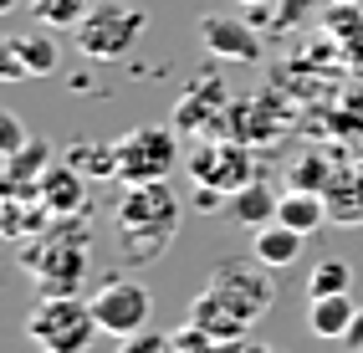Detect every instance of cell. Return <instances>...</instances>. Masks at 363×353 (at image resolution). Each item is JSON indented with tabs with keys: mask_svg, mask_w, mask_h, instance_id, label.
<instances>
[{
	"mask_svg": "<svg viewBox=\"0 0 363 353\" xmlns=\"http://www.w3.org/2000/svg\"><path fill=\"white\" fill-rule=\"evenodd\" d=\"M118 353H179L174 333H154V327H143L133 338H118Z\"/></svg>",
	"mask_w": 363,
	"mask_h": 353,
	"instance_id": "cell-24",
	"label": "cell"
},
{
	"mask_svg": "<svg viewBox=\"0 0 363 353\" xmlns=\"http://www.w3.org/2000/svg\"><path fill=\"white\" fill-rule=\"evenodd\" d=\"M26 144H31L26 123H21L16 113H6V108H0V159H11L16 149H26Z\"/></svg>",
	"mask_w": 363,
	"mask_h": 353,
	"instance_id": "cell-26",
	"label": "cell"
},
{
	"mask_svg": "<svg viewBox=\"0 0 363 353\" xmlns=\"http://www.w3.org/2000/svg\"><path fill=\"white\" fill-rule=\"evenodd\" d=\"M348 287H353V267L343 262V256H323V262L307 271V302H318V297H343Z\"/></svg>",
	"mask_w": 363,
	"mask_h": 353,
	"instance_id": "cell-20",
	"label": "cell"
},
{
	"mask_svg": "<svg viewBox=\"0 0 363 353\" xmlns=\"http://www.w3.org/2000/svg\"><path fill=\"white\" fill-rule=\"evenodd\" d=\"M200 41H205V52L215 62H246V67H256L261 52H266L256 26L240 21V16H205L200 21Z\"/></svg>",
	"mask_w": 363,
	"mask_h": 353,
	"instance_id": "cell-9",
	"label": "cell"
},
{
	"mask_svg": "<svg viewBox=\"0 0 363 353\" xmlns=\"http://www.w3.org/2000/svg\"><path fill=\"white\" fill-rule=\"evenodd\" d=\"M318 11H323V0H277V31H292Z\"/></svg>",
	"mask_w": 363,
	"mask_h": 353,
	"instance_id": "cell-27",
	"label": "cell"
},
{
	"mask_svg": "<svg viewBox=\"0 0 363 353\" xmlns=\"http://www.w3.org/2000/svg\"><path fill=\"white\" fill-rule=\"evenodd\" d=\"M184 323H195L200 333H210L215 343H240V338L251 333V323L240 318L230 302H220L215 292H200L195 302H189V318H184Z\"/></svg>",
	"mask_w": 363,
	"mask_h": 353,
	"instance_id": "cell-11",
	"label": "cell"
},
{
	"mask_svg": "<svg viewBox=\"0 0 363 353\" xmlns=\"http://www.w3.org/2000/svg\"><path fill=\"white\" fill-rule=\"evenodd\" d=\"M16 6H21V0H0V16H11Z\"/></svg>",
	"mask_w": 363,
	"mask_h": 353,
	"instance_id": "cell-32",
	"label": "cell"
},
{
	"mask_svg": "<svg viewBox=\"0 0 363 353\" xmlns=\"http://www.w3.org/2000/svg\"><path fill=\"white\" fill-rule=\"evenodd\" d=\"M205 292H215L220 302H230V308L246 318V323H256V318L272 313L277 281H272V267H261L256 256H251V262H215Z\"/></svg>",
	"mask_w": 363,
	"mask_h": 353,
	"instance_id": "cell-7",
	"label": "cell"
},
{
	"mask_svg": "<svg viewBox=\"0 0 363 353\" xmlns=\"http://www.w3.org/2000/svg\"><path fill=\"white\" fill-rule=\"evenodd\" d=\"M358 6H363V0H358Z\"/></svg>",
	"mask_w": 363,
	"mask_h": 353,
	"instance_id": "cell-35",
	"label": "cell"
},
{
	"mask_svg": "<svg viewBox=\"0 0 363 353\" xmlns=\"http://www.w3.org/2000/svg\"><path fill=\"white\" fill-rule=\"evenodd\" d=\"M21 77H26V62H21L16 36H11V41H0V82H21Z\"/></svg>",
	"mask_w": 363,
	"mask_h": 353,
	"instance_id": "cell-29",
	"label": "cell"
},
{
	"mask_svg": "<svg viewBox=\"0 0 363 353\" xmlns=\"http://www.w3.org/2000/svg\"><path fill=\"white\" fill-rule=\"evenodd\" d=\"M277 220L292 225V230H302V235H312V230L328 220V200L318 190H286L281 205H277Z\"/></svg>",
	"mask_w": 363,
	"mask_h": 353,
	"instance_id": "cell-18",
	"label": "cell"
},
{
	"mask_svg": "<svg viewBox=\"0 0 363 353\" xmlns=\"http://www.w3.org/2000/svg\"><path fill=\"white\" fill-rule=\"evenodd\" d=\"M36 353H52V348H36Z\"/></svg>",
	"mask_w": 363,
	"mask_h": 353,
	"instance_id": "cell-34",
	"label": "cell"
},
{
	"mask_svg": "<svg viewBox=\"0 0 363 353\" xmlns=\"http://www.w3.org/2000/svg\"><path fill=\"white\" fill-rule=\"evenodd\" d=\"M72 164L82 174L92 169V179H118V144H87V149L72 154Z\"/></svg>",
	"mask_w": 363,
	"mask_h": 353,
	"instance_id": "cell-23",
	"label": "cell"
},
{
	"mask_svg": "<svg viewBox=\"0 0 363 353\" xmlns=\"http://www.w3.org/2000/svg\"><path fill=\"white\" fill-rule=\"evenodd\" d=\"M174 343H179V353H235V343H215L210 333H200L195 323L174 327Z\"/></svg>",
	"mask_w": 363,
	"mask_h": 353,
	"instance_id": "cell-25",
	"label": "cell"
},
{
	"mask_svg": "<svg viewBox=\"0 0 363 353\" xmlns=\"http://www.w3.org/2000/svg\"><path fill=\"white\" fill-rule=\"evenodd\" d=\"M277 205H281V195L272 190V184L251 179V184H240V190L230 195V215L246 225V230H256V225H272L277 220Z\"/></svg>",
	"mask_w": 363,
	"mask_h": 353,
	"instance_id": "cell-17",
	"label": "cell"
},
{
	"mask_svg": "<svg viewBox=\"0 0 363 353\" xmlns=\"http://www.w3.org/2000/svg\"><path fill=\"white\" fill-rule=\"evenodd\" d=\"M215 103H225L220 82H200V87H189L184 98H179L174 128H179V133H195V138H205V133H210V118L220 123V113H225V108H215Z\"/></svg>",
	"mask_w": 363,
	"mask_h": 353,
	"instance_id": "cell-14",
	"label": "cell"
},
{
	"mask_svg": "<svg viewBox=\"0 0 363 353\" xmlns=\"http://www.w3.org/2000/svg\"><path fill=\"white\" fill-rule=\"evenodd\" d=\"M36 26H52V31H77L82 16L92 11V0H26Z\"/></svg>",
	"mask_w": 363,
	"mask_h": 353,
	"instance_id": "cell-21",
	"label": "cell"
},
{
	"mask_svg": "<svg viewBox=\"0 0 363 353\" xmlns=\"http://www.w3.org/2000/svg\"><path fill=\"white\" fill-rule=\"evenodd\" d=\"M363 26V6L358 0H343V6H328V31L333 36H353Z\"/></svg>",
	"mask_w": 363,
	"mask_h": 353,
	"instance_id": "cell-28",
	"label": "cell"
},
{
	"mask_svg": "<svg viewBox=\"0 0 363 353\" xmlns=\"http://www.w3.org/2000/svg\"><path fill=\"white\" fill-rule=\"evenodd\" d=\"M184 169L189 179L200 184V190H240V184H251L256 179V164H251V149L240 144V138H200L195 149L184 154Z\"/></svg>",
	"mask_w": 363,
	"mask_h": 353,
	"instance_id": "cell-8",
	"label": "cell"
},
{
	"mask_svg": "<svg viewBox=\"0 0 363 353\" xmlns=\"http://www.w3.org/2000/svg\"><path fill=\"white\" fill-rule=\"evenodd\" d=\"M323 200H328V220L358 225V220H363V169H337V174L328 179Z\"/></svg>",
	"mask_w": 363,
	"mask_h": 353,
	"instance_id": "cell-15",
	"label": "cell"
},
{
	"mask_svg": "<svg viewBox=\"0 0 363 353\" xmlns=\"http://www.w3.org/2000/svg\"><path fill=\"white\" fill-rule=\"evenodd\" d=\"M87 308H92V318H98V333L133 338V333L149 327L154 302H149V287H143V281H133V276H103L98 287H92Z\"/></svg>",
	"mask_w": 363,
	"mask_h": 353,
	"instance_id": "cell-5",
	"label": "cell"
},
{
	"mask_svg": "<svg viewBox=\"0 0 363 353\" xmlns=\"http://www.w3.org/2000/svg\"><path fill=\"white\" fill-rule=\"evenodd\" d=\"M41 205L52 210V215H82V210H87V179H82V169H77L72 159L46 169V179H41Z\"/></svg>",
	"mask_w": 363,
	"mask_h": 353,
	"instance_id": "cell-12",
	"label": "cell"
},
{
	"mask_svg": "<svg viewBox=\"0 0 363 353\" xmlns=\"http://www.w3.org/2000/svg\"><path fill=\"white\" fill-rule=\"evenodd\" d=\"M16 52H21V62H26V77H57V72H62V52H57L52 31H26V36H16Z\"/></svg>",
	"mask_w": 363,
	"mask_h": 353,
	"instance_id": "cell-19",
	"label": "cell"
},
{
	"mask_svg": "<svg viewBox=\"0 0 363 353\" xmlns=\"http://www.w3.org/2000/svg\"><path fill=\"white\" fill-rule=\"evenodd\" d=\"M235 6H256V0H235Z\"/></svg>",
	"mask_w": 363,
	"mask_h": 353,
	"instance_id": "cell-33",
	"label": "cell"
},
{
	"mask_svg": "<svg viewBox=\"0 0 363 353\" xmlns=\"http://www.w3.org/2000/svg\"><path fill=\"white\" fill-rule=\"evenodd\" d=\"M337 169H333V159H323V154H307V159H297L292 164V184L286 190H328V179H333Z\"/></svg>",
	"mask_w": 363,
	"mask_h": 353,
	"instance_id": "cell-22",
	"label": "cell"
},
{
	"mask_svg": "<svg viewBox=\"0 0 363 353\" xmlns=\"http://www.w3.org/2000/svg\"><path fill=\"white\" fill-rule=\"evenodd\" d=\"M184 205L164 179L154 184H128V195L118 200V251L128 267H149L169 251V241L179 235Z\"/></svg>",
	"mask_w": 363,
	"mask_h": 353,
	"instance_id": "cell-2",
	"label": "cell"
},
{
	"mask_svg": "<svg viewBox=\"0 0 363 353\" xmlns=\"http://www.w3.org/2000/svg\"><path fill=\"white\" fill-rule=\"evenodd\" d=\"M143 26H149L143 6H128V0H92V11L82 16V26L72 36H77V52L87 62H123L138 46Z\"/></svg>",
	"mask_w": 363,
	"mask_h": 353,
	"instance_id": "cell-3",
	"label": "cell"
},
{
	"mask_svg": "<svg viewBox=\"0 0 363 353\" xmlns=\"http://www.w3.org/2000/svg\"><path fill=\"white\" fill-rule=\"evenodd\" d=\"M92 333H98V318L87 297H41L26 318V338L52 353H87Z\"/></svg>",
	"mask_w": 363,
	"mask_h": 353,
	"instance_id": "cell-4",
	"label": "cell"
},
{
	"mask_svg": "<svg viewBox=\"0 0 363 353\" xmlns=\"http://www.w3.org/2000/svg\"><path fill=\"white\" fill-rule=\"evenodd\" d=\"M179 128L169 123H143V128H128L118 138V179L123 184H154V179H169L174 169V149H179Z\"/></svg>",
	"mask_w": 363,
	"mask_h": 353,
	"instance_id": "cell-6",
	"label": "cell"
},
{
	"mask_svg": "<svg viewBox=\"0 0 363 353\" xmlns=\"http://www.w3.org/2000/svg\"><path fill=\"white\" fill-rule=\"evenodd\" d=\"M302 241H307L302 230L272 220V225H256V230H251V256H256L261 267H272V271H286V267H297Z\"/></svg>",
	"mask_w": 363,
	"mask_h": 353,
	"instance_id": "cell-13",
	"label": "cell"
},
{
	"mask_svg": "<svg viewBox=\"0 0 363 353\" xmlns=\"http://www.w3.org/2000/svg\"><path fill=\"white\" fill-rule=\"evenodd\" d=\"M21 267L41 297H82L87 281V225L82 215H52L46 230L21 241Z\"/></svg>",
	"mask_w": 363,
	"mask_h": 353,
	"instance_id": "cell-1",
	"label": "cell"
},
{
	"mask_svg": "<svg viewBox=\"0 0 363 353\" xmlns=\"http://www.w3.org/2000/svg\"><path fill=\"white\" fill-rule=\"evenodd\" d=\"M235 353H272V348H266V343H251V338H240V343H235Z\"/></svg>",
	"mask_w": 363,
	"mask_h": 353,
	"instance_id": "cell-31",
	"label": "cell"
},
{
	"mask_svg": "<svg viewBox=\"0 0 363 353\" xmlns=\"http://www.w3.org/2000/svg\"><path fill=\"white\" fill-rule=\"evenodd\" d=\"M343 343H348L353 353H363V308L353 313V327H348V338H343Z\"/></svg>",
	"mask_w": 363,
	"mask_h": 353,
	"instance_id": "cell-30",
	"label": "cell"
},
{
	"mask_svg": "<svg viewBox=\"0 0 363 353\" xmlns=\"http://www.w3.org/2000/svg\"><path fill=\"white\" fill-rule=\"evenodd\" d=\"M353 297H318V302H307V327H312V338H328V343H343L348 338V327H353Z\"/></svg>",
	"mask_w": 363,
	"mask_h": 353,
	"instance_id": "cell-16",
	"label": "cell"
},
{
	"mask_svg": "<svg viewBox=\"0 0 363 353\" xmlns=\"http://www.w3.org/2000/svg\"><path fill=\"white\" fill-rule=\"evenodd\" d=\"M0 195H16V200H41V179L52 169V144L46 138H31L26 149H16L11 159H0Z\"/></svg>",
	"mask_w": 363,
	"mask_h": 353,
	"instance_id": "cell-10",
	"label": "cell"
}]
</instances>
